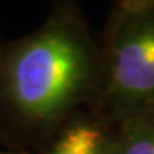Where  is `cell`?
<instances>
[{
    "label": "cell",
    "instance_id": "obj_2",
    "mask_svg": "<svg viewBox=\"0 0 154 154\" xmlns=\"http://www.w3.org/2000/svg\"><path fill=\"white\" fill-rule=\"evenodd\" d=\"M111 40V101L123 119L154 113V3L126 6Z\"/></svg>",
    "mask_w": 154,
    "mask_h": 154
},
{
    "label": "cell",
    "instance_id": "obj_3",
    "mask_svg": "<svg viewBox=\"0 0 154 154\" xmlns=\"http://www.w3.org/2000/svg\"><path fill=\"white\" fill-rule=\"evenodd\" d=\"M110 154H154V113L123 119Z\"/></svg>",
    "mask_w": 154,
    "mask_h": 154
},
{
    "label": "cell",
    "instance_id": "obj_1",
    "mask_svg": "<svg viewBox=\"0 0 154 154\" xmlns=\"http://www.w3.org/2000/svg\"><path fill=\"white\" fill-rule=\"evenodd\" d=\"M91 74L87 42L72 23L51 20L9 57L5 86L23 116L51 120L70 107Z\"/></svg>",
    "mask_w": 154,
    "mask_h": 154
},
{
    "label": "cell",
    "instance_id": "obj_4",
    "mask_svg": "<svg viewBox=\"0 0 154 154\" xmlns=\"http://www.w3.org/2000/svg\"><path fill=\"white\" fill-rule=\"evenodd\" d=\"M47 154H110V141L90 124L69 128Z\"/></svg>",
    "mask_w": 154,
    "mask_h": 154
}]
</instances>
